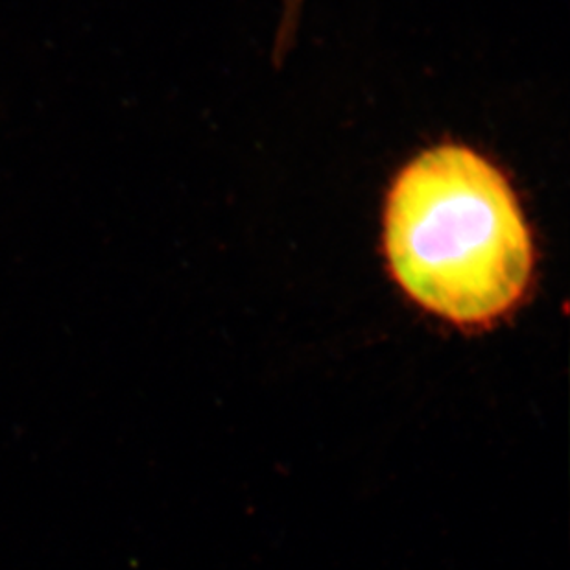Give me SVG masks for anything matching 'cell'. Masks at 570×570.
Wrapping results in <instances>:
<instances>
[{"label":"cell","mask_w":570,"mask_h":570,"mask_svg":"<svg viewBox=\"0 0 570 570\" xmlns=\"http://www.w3.org/2000/svg\"><path fill=\"white\" fill-rule=\"evenodd\" d=\"M283 2H285V19L283 21L294 24L299 16L303 0H283Z\"/></svg>","instance_id":"2"},{"label":"cell","mask_w":570,"mask_h":570,"mask_svg":"<svg viewBox=\"0 0 570 570\" xmlns=\"http://www.w3.org/2000/svg\"><path fill=\"white\" fill-rule=\"evenodd\" d=\"M384 249L412 302L460 327H488L522 302L532 235L504 174L460 145L415 157L387 194Z\"/></svg>","instance_id":"1"}]
</instances>
